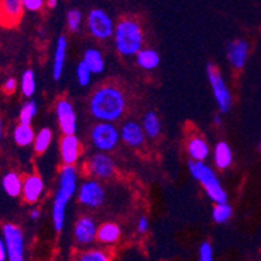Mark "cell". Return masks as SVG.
Wrapping results in <instances>:
<instances>
[{
  "label": "cell",
  "instance_id": "6da1fadb",
  "mask_svg": "<svg viewBox=\"0 0 261 261\" xmlns=\"http://www.w3.org/2000/svg\"><path fill=\"white\" fill-rule=\"evenodd\" d=\"M126 99L121 90L113 86H104L94 92L90 99V111L95 118L100 121L118 120L125 112Z\"/></svg>",
  "mask_w": 261,
  "mask_h": 261
},
{
  "label": "cell",
  "instance_id": "7a4b0ae2",
  "mask_svg": "<svg viewBox=\"0 0 261 261\" xmlns=\"http://www.w3.org/2000/svg\"><path fill=\"white\" fill-rule=\"evenodd\" d=\"M77 190V173L73 165L65 164L59 178V189L56 191L52 207V218L56 231H61L65 222V210L68 201L74 195Z\"/></svg>",
  "mask_w": 261,
  "mask_h": 261
},
{
  "label": "cell",
  "instance_id": "3957f363",
  "mask_svg": "<svg viewBox=\"0 0 261 261\" xmlns=\"http://www.w3.org/2000/svg\"><path fill=\"white\" fill-rule=\"evenodd\" d=\"M113 38L116 48L123 56H134L143 46V33L141 25L129 18L120 21L115 26Z\"/></svg>",
  "mask_w": 261,
  "mask_h": 261
},
{
  "label": "cell",
  "instance_id": "277c9868",
  "mask_svg": "<svg viewBox=\"0 0 261 261\" xmlns=\"http://www.w3.org/2000/svg\"><path fill=\"white\" fill-rule=\"evenodd\" d=\"M189 169L192 177L200 182L211 200L215 203H227V194L222 189L212 168L208 167L203 161L192 160L189 163Z\"/></svg>",
  "mask_w": 261,
  "mask_h": 261
},
{
  "label": "cell",
  "instance_id": "5b68a950",
  "mask_svg": "<svg viewBox=\"0 0 261 261\" xmlns=\"http://www.w3.org/2000/svg\"><path fill=\"white\" fill-rule=\"evenodd\" d=\"M91 141L99 151L108 152L115 149L120 142V133L112 122L100 121L92 127Z\"/></svg>",
  "mask_w": 261,
  "mask_h": 261
},
{
  "label": "cell",
  "instance_id": "8992f818",
  "mask_svg": "<svg viewBox=\"0 0 261 261\" xmlns=\"http://www.w3.org/2000/svg\"><path fill=\"white\" fill-rule=\"evenodd\" d=\"M207 75L218 108L222 113L229 112L230 107H231V95H230V91L225 84L221 73L218 72V69L213 64H210L207 66Z\"/></svg>",
  "mask_w": 261,
  "mask_h": 261
},
{
  "label": "cell",
  "instance_id": "52a82bcc",
  "mask_svg": "<svg viewBox=\"0 0 261 261\" xmlns=\"http://www.w3.org/2000/svg\"><path fill=\"white\" fill-rule=\"evenodd\" d=\"M3 239L7 246L9 261H22L25 251V239L22 230L13 224H6L3 226Z\"/></svg>",
  "mask_w": 261,
  "mask_h": 261
},
{
  "label": "cell",
  "instance_id": "ba28073f",
  "mask_svg": "<svg viewBox=\"0 0 261 261\" xmlns=\"http://www.w3.org/2000/svg\"><path fill=\"white\" fill-rule=\"evenodd\" d=\"M87 26L90 33L98 39H108L113 37L115 33V23L103 9H92L90 12L87 16Z\"/></svg>",
  "mask_w": 261,
  "mask_h": 261
},
{
  "label": "cell",
  "instance_id": "9c48e42d",
  "mask_svg": "<svg viewBox=\"0 0 261 261\" xmlns=\"http://www.w3.org/2000/svg\"><path fill=\"white\" fill-rule=\"evenodd\" d=\"M106 199V191L103 186L98 181L91 179V181L85 182L80 187L78 192V200L81 204H84L86 207L90 208H98L104 203Z\"/></svg>",
  "mask_w": 261,
  "mask_h": 261
},
{
  "label": "cell",
  "instance_id": "30bf717a",
  "mask_svg": "<svg viewBox=\"0 0 261 261\" xmlns=\"http://www.w3.org/2000/svg\"><path fill=\"white\" fill-rule=\"evenodd\" d=\"M115 161L111 156L104 152H99L92 156L89 161V172L94 177L107 179L111 178L115 173Z\"/></svg>",
  "mask_w": 261,
  "mask_h": 261
},
{
  "label": "cell",
  "instance_id": "8fae6325",
  "mask_svg": "<svg viewBox=\"0 0 261 261\" xmlns=\"http://www.w3.org/2000/svg\"><path fill=\"white\" fill-rule=\"evenodd\" d=\"M56 115L59 125L64 134H74L77 130V117L72 103L68 100H60L56 104Z\"/></svg>",
  "mask_w": 261,
  "mask_h": 261
},
{
  "label": "cell",
  "instance_id": "7c38bea8",
  "mask_svg": "<svg viewBox=\"0 0 261 261\" xmlns=\"http://www.w3.org/2000/svg\"><path fill=\"white\" fill-rule=\"evenodd\" d=\"M96 226L92 218L82 217L80 218L74 227L75 241L81 246L91 244L96 239Z\"/></svg>",
  "mask_w": 261,
  "mask_h": 261
},
{
  "label": "cell",
  "instance_id": "4fadbf2b",
  "mask_svg": "<svg viewBox=\"0 0 261 261\" xmlns=\"http://www.w3.org/2000/svg\"><path fill=\"white\" fill-rule=\"evenodd\" d=\"M22 0H2L0 2V22L15 25L22 15Z\"/></svg>",
  "mask_w": 261,
  "mask_h": 261
},
{
  "label": "cell",
  "instance_id": "5bb4252c",
  "mask_svg": "<svg viewBox=\"0 0 261 261\" xmlns=\"http://www.w3.org/2000/svg\"><path fill=\"white\" fill-rule=\"evenodd\" d=\"M121 139L130 147H141L146 141V133L138 122L129 121L121 127Z\"/></svg>",
  "mask_w": 261,
  "mask_h": 261
},
{
  "label": "cell",
  "instance_id": "9a60e30c",
  "mask_svg": "<svg viewBox=\"0 0 261 261\" xmlns=\"http://www.w3.org/2000/svg\"><path fill=\"white\" fill-rule=\"evenodd\" d=\"M80 141L74 134H64V138L61 139L60 143L61 159L64 164L73 165L80 158Z\"/></svg>",
  "mask_w": 261,
  "mask_h": 261
},
{
  "label": "cell",
  "instance_id": "2e32d148",
  "mask_svg": "<svg viewBox=\"0 0 261 261\" xmlns=\"http://www.w3.org/2000/svg\"><path fill=\"white\" fill-rule=\"evenodd\" d=\"M227 60L234 68H243L248 58V43L244 40H234L227 44Z\"/></svg>",
  "mask_w": 261,
  "mask_h": 261
},
{
  "label": "cell",
  "instance_id": "e0dca14e",
  "mask_svg": "<svg viewBox=\"0 0 261 261\" xmlns=\"http://www.w3.org/2000/svg\"><path fill=\"white\" fill-rule=\"evenodd\" d=\"M43 179L37 174L26 177L22 181V196L28 203H35L43 192Z\"/></svg>",
  "mask_w": 261,
  "mask_h": 261
},
{
  "label": "cell",
  "instance_id": "ac0fdd59",
  "mask_svg": "<svg viewBox=\"0 0 261 261\" xmlns=\"http://www.w3.org/2000/svg\"><path fill=\"white\" fill-rule=\"evenodd\" d=\"M66 56V38L64 35L59 37L58 43H56V51L54 56V68H52V75L54 80H60L63 75L64 63H65Z\"/></svg>",
  "mask_w": 261,
  "mask_h": 261
},
{
  "label": "cell",
  "instance_id": "d6986e66",
  "mask_svg": "<svg viewBox=\"0 0 261 261\" xmlns=\"http://www.w3.org/2000/svg\"><path fill=\"white\" fill-rule=\"evenodd\" d=\"M121 230L115 222H106L96 230V239L103 244H113L120 239Z\"/></svg>",
  "mask_w": 261,
  "mask_h": 261
},
{
  "label": "cell",
  "instance_id": "ffe728a7",
  "mask_svg": "<svg viewBox=\"0 0 261 261\" xmlns=\"http://www.w3.org/2000/svg\"><path fill=\"white\" fill-rule=\"evenodd\" d=\"M187 151H189L190 158L195 161H204L210 155V147H208L207 142L199 137L190 139L189 144H187Z\"/></svg>",
  "mask_w": 261,
  "mask_h": 261
},
{
  "label": "cell",
  "instance_id": "44dd1931",
  "mask_svg": "<svg viewBox=\"0 0 261 261\" xmlns=\"http://www.w3.org/2000/svg\"><path fill=\"white\" fill-rule=\"evenodd\" d=\"M213 159L218 169H226L230 167V164L232 163V153L226 142H218L216 144Z\"/></svg>",
  "mask_w": 261,
  "mask_h": 261
},
{
  "label": "cell",
  "instance_id": "7402d4cb",
  "mask_svg": "<svg viewBox=\"0 0 261 261\" xmlns=\"http://www.w3.org/2000/svg\"><path fill=\"white\" fill-rule=\"evenodd\" d=\"M13 139H15L16 144L21 147L30 146L35 139L34 129L30 123L20 122V125H17L13 130Z\"/></svg>",
  "mask_w": 261,
  "mask_h": 261
},
{
  "label": "cell",
  "instance_id": "603a6c76",
  "mask_svg": "<svg viewBox=\"0 0 261 261\" xmlns=\"http://www.w3.org/2000/svg\"><path fill=\"white\" fill-rule=\"evenodd\" d=\"M2 185H3V190L7 192V195H9L11 198H17L18 195L22 194V181L17 173H7L3 177Z\"/></svg>",
  "mask_w": 261,
  "mask_h": 261
},
{
  "label": "cell",
  "instance_id": "cb8c5ba5",
  "mask_svg": "<svg viewBox=\"0 0 261 261\" xmlns=\"http://www.w3.org/2000/svg\"><path fill=\"white\" fill-rule=\"evenodd\" d=\"M137 56V63L146 70L156 69L160 64V56L155 49H141Z\"/></svg>",
  "mask_w": 261,
  "mask_h": 261
},
{
  "label": "cell",
  "instance_id": "d4e9b609",
  "mask_svg": "<svg viewBox=\"0 0 261 261\" xmlns=\"http://www.w3.org/2000/svg\"><path fill=\"white\" fill-rule=\"evenodd\" d=\"M84 63L89 66L91 73H94V74H99L104 70V59L98 49H87L84 55Z\"/></svg>",
  "mask_w": 261,
  "mask_h": 261
},
{
  "label": "cell",
  "instance_id": "484cf974",
  "mask_svg": "<svg viewBox=\"0 0 261 261\" xmlns=\"http://www.w3.org/2000/svg\"><path fill=\"white\" fill-rule=\"evenodd\" d=\"M143 130L147 137L156 138L161 132V122L159 116L155 112H148L143 117Z\"/></svg>",
  "mask_w": 261,
  "mask_h": 261
},
{
  "label": "cell",
  "instance_id": "4316f807",
  "mask_svg": "<svg viewBox=\"0 0 261 261\" xmlns=\"http://www.w3.org/2000/svg\"><path fill=\"white\" fill-rule=\"evenodd\" d=\"M52 141V133L48 127H43L40 130L37 135H35V139L33 142L34 144L35 152L38 153H43L47 148H48L49 143Z\"/></svg>",
  "mask_w": 261,
  "mask_h": 261
},
{
  "label": "cell",
  "instance_id": "83f0119b",
  "mask_svg": "<svg viewBox=\"0 0 261 261\" xmlns=\"http://www.w3.org/2000/svg\"><path fill=\"white\" fill-rule=\"evenodd\" d=\"M35 89H37V84H35L34 72L30 69L26 70L21 77V91H22L23 96L32 98L35 92Z\"/></svg>",
  "mask_w": 261,
  "mask_h": 261
},
{
  "label": "cell",
  "instance_id": "f1b7e54d",
  "mask_svg": "<svg viewBox=\"0 0 261 261\" xmlns=\"http://www.w3.org/2000/svg\"><path fill=\"white\" fill-rule=\"evenodd\" d=\"M232 208L230 207L227 203H216L212 211V218L213 221L217 224H224L231 217Z\"/></svg>",
  "mask_w": 261,
  "mask_h": 261
},
{
  "label": "cell",
  "instance_id": "f546056e",
  "mask_svg": "<svg viewBox=\"0 0 261 261\" xmlns=\"http://www.w3.org/2000/svg\"><path fill=\"white\" fill-rule=\"evenodd\" d=\"M37 113H38V107L37 104H35V101L33 100L26 101L20 111V122L32 123V120L37 116Z\"/></svg>",
  "mask_w": 261,
  "mask_h": 261
},
{
  "label": "cell",
  "instance_id": "4dcf8cb0",
  "mask_svg": "<svg viewBox=\"0 0 261 261\" xmlns=\"http://www.w3.org/2000/svg\"><path fill=\"white\" fill-rule=\"evenodd\" d=\"M91 70L89 66L84 63V60L81 61L77 65V81L81 86H87L91 81Z\"/></svg>",
  "mask_w": 261,
  "mask_h": 261
},
{
  "label": "cell",
  "instance_id": "1f68e13d",
  "mask_svg": "<svg viewBox=\"0 0 261 261\" xmlns=\"http://www.w3.org/2000/svg\"><path fill=\"white\" fill-rule=\"evenodd\" d=\"M81 21H82V13L78 9H72L68 12L66 15V22L72 32H78L81 26Z\"/></svg>",
  "mask_w": 261,
  "mask_h": 261
},
{
  "label": "cell",
  "instance_id": "d6a6232c",
  "mask_svg": "<svg viewBox=\"0 0 261 261\" xmlns=\"http://www.w3.org/2000/svg\"><path fill=\"white\" fill-rule=\"evenodd\" d=\"M81 261H107L109 257L107 256L106 252L100 250H91L85 252L84 255L80 257Z\"/></svg>",
  "mask_w": 261,
  "mask_h": 261
},
{
  "label": "cell",
  "instance_id": "836d02e7",
  "mask_svg": "<svg viewBox=\"0 0 261 261\" xmlns=\"http://www.w3.org/2000/svg\"><path fill=\"white\" fill-rule=\"evenodd\" d=\"M199 258L201 261H212L213 260V248L211 243L203 242L199 248Z\"/></svg>",
  "mask_w": 261,
  "mask_h": 261
},
{
  "label": "cell",
  "instance_id": "e575fe53",
  "mask_svg": "<svg viewBox=\"0 0 261 261\" xmlns=\"http://www.w3.org/2000/svg\"><path fill=\"white\" fill-rule=\"evenodd\" d=\"M23 8L28 9V11L35 12L38 9L42 8L43 6V0H22Z\"/></svg>",
  "mask_w": 261,
  "mask_h": 261
},
{
  "label": "cell",
  "instance_id": "d590c367",
  "mask_svg": "<svg viewBox=\"0 0 261 261\" xmlns=\"http://www.w3.org/2000/svg\"><path fill=\"white\" fill-rule=\"evenodd\" d=\"M16 89H17V81L15 78H7V81L3 85V90L7 92V94H12L15 92Z\"/></svg>",
  "mask_w": 261,
  "mask_h": 261
},
{
  "label": "cell",
  "instance_id": "8d00e7d4",
  "mask_svg": "<svg viewBox=\"0 0 261 261\" xmlns=\"http://www.w3.org/2000/svg\"><path fill=\"white\" fill-rule=\"evenodd\" d=\"M8 258V253H7V246L4 239L0 238V261H6Z\"/></svg>",
  "mask_w": 261,
  "mask_h": 261
},
{
  "label": "cell",
  "instance_id": "74e56055",
  "mask_svg": "<svg viewBox=\"0 0 261 261\" xmlns=\"http://www.w3.org/2000/svg\"><path fill=\"white\" fill-rule=\"evenodd\" d=\"M148 220L146 217H141L138 221V231L139 232H146L148 230Z\"/></svg>",
  "mask_w": 261,
  "mask_h": 261
},
{
  "label": "cell",
  "instance_id": "f35d334b",
  "mask_svg": "<svg viewBox=\"0 0 261 261\" xmlns=\"http://www.w3.org/2000/svg\"><path fill=\"white\" fill-rule=\"evenodd\" d=\"M30 217H32L33 220H37V218L39 217V211H38V210H33L32 213H30Z\"/></svg>",
  "mask_w": 261,
  "mask_h": 261
},
{
  "label": "cell",
  "instance_id": "ab89813d",
  "mask_svg": "<svg viewBox=\"0 0 261 261\" xmlns=\"http://www.w3.org/2000/svg\"><path fill=\"white\" fill-rule=\"evenodd\" d=\"M56 6H58V0H48L49 8H55Z\"/></svg>",
  "mask_w": 261,
  "mask_h": 261
},
{
  "label": "cell",
  "instance_id": "60d3db41",
  "mask_svg": "<svg viewBox=\"0 0 261 261\" xmlns=\"http://www.w3.org/2000/svg\"><path fill=\"white\" fill-rule=\"evenodd\" d=\"M213 121H215L216 125H220V123H221V117H220V116H215Z\"/></svg>",
  "mask_w": 261,
  "mask_h": 261
},
{
  "label": "cell",
  "instance_id": "b9f144b4",
  "mask_svg": "<svg viewBox=\"0 0 261 261\" xmlns=\"http://www.w3.org/2000/svg\"><path fill=\"white\" fill-rule=\"evenodd\" d=\"M2 135H3V125H2V118H0V141H2Z\"/></svg>",
  "mask_w": 261,
  "mask_h": 261
},
{
  "label": "cell",
  "instance_id": "7bdbcfd3",
  "mask_svg": "<svg viewBox=\"0 0 261 261\" xmlns=\"http://www.w3.org/2000/svg\"><path fill=\"white\" fill-rule=\"evenodd\" d=\"M260 149H261V144H260Z\"/></svg>",
  "mask_w": 261,
  "mask_h": 261
}]
</instances>
